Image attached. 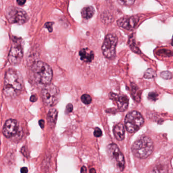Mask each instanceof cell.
I'll return each mask as SVG.
<instances>
[{
	"label": "cell",
	"mask_w": 173,
	"mask_h": 173,
	"mask_svg": "<svg viewBox=\"0 0 173 173\" xmlns=\"http://www.w3.org/2000/svg\"><path fill=\"white\" fill-rule=\"evenodd\" d=\"M113 133L115 138L117 140L122 141L124 139L125 130L124 126L121 123H118L114 127Z\"/></svg>",
	"instance_id": "4fadbf2b"
},
{
	"label": "cell",
	"mask_w": 173,
	"mask_h": 173,
	"mask_svg": "<svg viewBox=\"0 0 173 173\" xmlns=\"http://www.w3.org/2000/svg\"><path fill=\"white\" fill-rule=\"evenodd\" d=\"M16 1H17V3L20 6L24 5L27 1V0H16Z\"/></svg>",
	"instance_id": "f546056e"
},
{
	"label": "cell",
	"mask_w": 173,
	"mask_h": 173,
	"mask_svg": "<svg viewBox=\"0 0 173 173\" xmlns=\"http://www.w3.org/2000/svg\"><path fill=\"white\" fill-rule=\"evenodd\" d=\"M171 45H172V46H173V37H172V39H171Z\"/></svg>",
	"instance_id": "e575fe53"
},
{
	"label": "cell",
	"mask_w": 173,
	"mask_h": 173,
	"mask_svg": "<svg viewBox=\"0 0 173 173\" xmlns=\"http://www.w3.org/2000/svg\"><path fill=\"white\" fill-rule=\"evenodd\" d=\"M79 55L81 60L86 62H91L94 57L93 51L88 48H83L80 51Z\"/></svg>",
	"instance_id": "5bb4252c"
},
{
	"label": "cell",
	"mask_w": 173,
	"mask_h": 173,
	"mask_svg": "<svg viewBox=\"0 0 173 173\" xmlns=\"http://www.w3.org/2000/svg\"><path fill=\"white\" fill-rule=\"evenodd\" d=\"M21 152L25 156H27V153H26L27 151H26V148H25V147L22 148V149L21 150Z\"/></svg>",
	"instance_id": "4dcf8cb0"
},
{
	"label": "cell",
	"mask_w": 173,
	"mask_h": 173,
	"mask_svg": "<svg viewBox=\"0 0 173 173\" xmlns=\"http://www.w3.org/2000/svg\"><path fill=\"white\" fill-rule=\"evenodd\" d=\"M139 18L137 16L124 17L118 19L117 24L120 27L127 30L134 29L138 23Z\"/></svg>",
	"instance_id": "8fae6325"
},
{
	"label": "cell",
	"mask_w": 173,
	"mask_h": 173,
	"mask_svg": "<svg viewBox=\"0 0 173 173\" xmlns=\"http://www.w3.org/2000/svg\"><path fill=\"white\" fill-rule=\"evenodd\" d=\"M35 79L42 84H49L53 78L52 69L47 64L42 61L35 62L32 67Z\"/></svg>",
	"instance_id": "3957f363"
},
{
	"label": "cell",
	"mask_w": 173,
	"mask_h": 173,
	"mask_svg": "<svg viewBox=\"0 0 173 173\" xmlns=\"http://www.w3.org/2000/svg\"><path fill=\"white\" fill-rule=\"evenodd\" d=\"M38 100V97L36 95H32L30 98V101L32 102H36Z\"/></svg>",
	"instance_id": "83f0119b"
},
{
	"label": "cell",
	"mask_w": 173,
	"mask_h": 173,
	"mask_svg": "<svg viewBox=\"0 0 173 173\" xmlns=\"http://www.w3.org/2000/svg\"><path fill=\"white\" fill-rule=\"evenodd\" d=\"M73 110V106L71 104H68L66 106L65 109V113L66 114H69L71 113Z\"/></svg>",
	"instance_id": "484cf974"
},
{
	"label": "cell",
	"mask_w": 173,
	"mask_h": 173,
	"mask_svg": "<svg viewBox=\"0 0 173 173\" xmlns=\"http://www.w3.org/2000/svg\"><path fill=\"white\" fill-rule=\"evenodd\" d=\"M20 171L21 173H27L28 172V169L27 167H23L21 168Z\"/></svg>",
	"instance_id": "1f68e13d"
},
{
	"label": "cell",
	"mask_w": 173,
	"mask_h": 173,
	"mask_svg": "<svg viewBox=\"0 0 173 173\" xmlns=\"http://www.w3.org/2000/svg\"><path fill=\"white\" fill-rule=\"evenodd\" d=\"M109 98L117 106L118 111L124 112L127 109L129 106V98L127 96L121 94L110 92Z\"/></svg>",
	"instance_id": "9c48e42d"
},
{
	"label": "cell",
	"mask_w": 173,
	"mask_h": 173,
	"mask_svg": "<svg viewBox=\"0 0 173 173\" xmlns=\"http://www.w3.org/2000/svg\"><path fill=\"white\" fill-rule=\"evenodd\" d=\"M128 44H129V46H130L131 50L133 52L135 53H137V54H141V51H140L139 48L136 45L134 37L133 35H131V36L130 37Z\"/></svg>",
	"instance_id": "e0dca14e"
},
{
	"label": "cell",
	"mask_w": 173,
	"mask_h": 173,
	"mask_svg": "<svg viewBox=\"0 0 173 173\" xmlns=\"http://www.w3.org/2000/svg\"><path fill=\"white\" fill-rule=\"evenodd\" d=\"M58 116V112L55 109H51L49 110L47 114V120L48 124L51 127H55Z\"/></svg>",
	"instance_id": "9a60e30c"
},
{
	"label": "cell",
	"mask_w": 173,
	"mask_h": 173,
	"mask_svg": "<svg viewBox=\"0 0 173 173\" xmlns=\"http://www.w3.org/2000/svg\"><path fill=\"white\" fill-rule=\"evenodd\" d=\"M27 15L25 11L17 7H11L8 12V18L12 23L22 24L27 22Z\"/></svg>",
	"instance_id": "ba28073f"
},
{
	"label": "cell",
	"mask_w": 173,
	"mask_h": 173,
	"mask_svg": "<svg viewBox=\"0 0 173 173\" xmlns=\"http://www.w3.org/2000/svg\"><path fill=\"white\" fill-rule=\"evenodd\" d=\"M81 100L85 105H89L92 102V98L89 95L84 94L81 97Z\"/></svg>",
	"instance_id": "44dd1931"
},
{
	"label": "cell",
	"mask_w": 173,
	"mask_h": 173,
	"mask_svg": "<svg viewBox=\"0 0 173 173\" xmlns=\"http://www.w3.org/2000/svg\"><path fill=\"white\" fill-rule=\"evenodd\" d=\"M90 173H96V170H95L94 168H91V169L90 170Z\"/></svg>",
	"instance_id": "836d02e7"
},
{
	"label": "cell",
	"mask_w": 173,
	"mask_h": 173,
	"mask_svg": "<svg viewBox=\"0 0 173 173\" xmlns=\"http://www.w3.org/2000/svg\"><path fill=\"white\" fill-rule=\"evenodd\" d=\"M156 73L153 69H148L145 71L144 74V77L146 79H152L156 77Z\"/></svg>",
	"instance_id": "d6986e66"
},
{
	"label": "cell",
	"mask_w": 173,
	"mask_h": 173,
	"mask_svg": "<svg viewBox=\"0 0 173 173\" xmlns=\"http://www.w3.org/2000/svg\"><path fill=\"white\" fill-rule=\"evenodd\" d=\"M42 98L46 106H54L60 100V91L54 84H47L42 91Z\"/></svg>",
	"instance_id": "277c9868"
},
{
	"label": "cell",
	"mask_w": 173,
	"mask_h": 173,
	"mask_svg": "<svg viewBox=\"0 0 173 173\" xmlns=\"http://www.w3.org/2000/svg\"><path fill=\"white\" fill-rule=\"evenodd\" d=\"M161 76L165 79L170 80L173 78V74L171 72L166 71L161 73Z\"/></svg>",
	"instance_id": "7402d4cb"
},
{
	"label": "cell",
	"mask_w": 173,
	"mask_h": 173,
	"mask_svg": "<svg viewBox=\"0 0 173 173\" xmlns=\"http://www.w3.org/2000/svg\"><path fill=\"white\" fill-rule=\"evenodd\" d=\"M95 10L93 7L87 6L82 10V15L85 19H90L94 14Z\"/></svg>",
	"instance_id": "2e32d148"
},
{
	"label": "cell",
	"mask_w": 173,
	"mask_h": 173,
	"mask_svg": "<svg viewBox=\"0 0 173 173\" xmlns=\"http://www.w3.org/2000/svg\"><path fill=\"white\" fill-rule=\"evenodd\" d=\"M94 135L95 137H97V138L101 137L102 136V130L98 127H96V129H95L94 132Z\"/></svg>",
	"instance_id": "d4e9b609"
},
{
	"label": "cell",
	"mask_w": 173,
	"mask_h": 173,
	"mask_svg": "<svg viewBox=\"0 0 173 173\" xmlns=\"http://www.w3.org/2000/svg\"><path fill=\"white\" fill-rule=\"evenodd\" d=\"M18 129V125L17 121L14 119H9L5 122L3 133L5 137L10 138L16 134Z\"/></svg>",
	"instance_id": "7c38bea8"
},
{
	"label": "cell",
	"mask_w": 173,
	"mask_h": 173,
	"mask_svg": "<svg viewBox=\"0 0 173 173\" xmlns=\"http://www.w3.org/2000/svg\"><path fill=\"white\" fill-rule=\"evenodd\" d=\"M53 22H47L45 24V27H46L48 30L49 32H52L53 30Z\"/></svg>",
	"instance_id": "4316f807"
},
{
	"label": "cell",
	"mask_w": 173,
	"mask_h": 173,
	"mask_svg": "<svg viewBox=\"0 0 173 173\" xmlns=\"http://www.w3.org/2000/svg\"><path fill=\"white\" fill-rule=\"evenodd\" d=\"M133 97H134V98L136 101H140V95H139V91L138 88L136 87V86L134 85L132 87Z\"/></svg>",
	"instance_id": "ffe728a7"
},
{
	"label": "cell",
	"mask_w": 173,
	"mask_h": 173,
	"mask_svg": "<svg viewBox=\"0 0 173 173\" xmlns=\"http://www.w3.org/2000/svg\"><path fill=\"white\" fill-rule=\"evenodd\" d=\"M107 154L111 162L116 168L123 171L125 167L124 156L117 145L114 143L109 144L107 147Z\"/></svg>",
	"instance_id": "8992f818"
},
{
	"label": "cell",
	"mask_w": 173,
	"mask_h": 173,
	"mask_svg": "<svg viewBox=\"0 0 173 173\" xmlns=\"http://www.w3.org/2000/svg\"><path fill=\"white\" fill-rule=\"evenodd\" d=\"M23 57V51L20 45H15L11 48L8 56V61L13 66L20 64Z\"/></svg>",
	"instance_id": "30bf717a"
},
{
	"label": "cell",
	"mask_w": 173,
	"mask_h": 173,
	"mask_svg": "<svg viewBox=\"0 0 173 173\" xmlns=\"http://www.w3.org/2000/svg\"><path fill=\"white\" fill-rule=\"evenodd\" d=\"M133 154L137 158L145 159L151 155L154 149L153 140L149 137L144 136L137 139L132 146Z\"/></svg>",
	"instance_id": "7a4b0ae2"
},
{
	"label": "cell",
	"mask_w": 173,
	"mask_h": 173,
	"mask_svg": "<svg viewBox=\"0 0 173 173\" xmlns=\"http://www.w3.org/2000/svg\"><path fill=\"white\" fill-rule=\"evenodd\" d=\"M144 123V119L139 112L133 111L126 115L124 119V126L127 132L131 133L139 130Z\"/></svg>",
	"instance_id": "5b68a950"
},
{
	"label": "cell",
	"mask_w": 173,
	"mask_h": 173,
	"mask_svg": "<svg viewBox=\"0 0 173 173\" xmlns=\"http://www.w3.org/2000/svg\"><path fill=\"white\" fill-rule=\"evenodd\" d=\"M157 54L162 57H171L173 56V51L168 49H161L157 51Z\"/></svg>",
	"instance_id": "ac0fdd59"
},
{
	"label": "cell",
	"mask_w": 173,
	"mask_h": 173,
	"mask_svg": "<svg viewBox=\"0 0 173 173\" xmlns=\"http://www.w3.org/2000/svg\"><path fill=\"white\" fill-rule=\"evenodd\" d=\"M22 84L17 71L10 69L5 74L4 81L3 93L7 97H13L20 91Z\"/></svg>",
	"instance_id": "6da1fadb"
},
{
	"label": "cell",
	"mask_w": 173,
	"mask_h": 173,
	"mask_svg": "<svg viewBox=\"0 0 173 173\" xmlns=\"http://www.w3.org/2000/svg\"><path fill=\"white\" fill-rule=\"evenodd\" d=\"M135 0H118L120 4L124 6H130L134 3Z\"/></svg>",
	"instance_id": "603a6c76"
},
{
	"label": "cell",
	"mask_w": 173,
	"mask_h": 173,
	"mask_svg": "<svg viewBox=\"0 0 173 173\" xmlns=\"http://www.w3.org/2000/svg\"><path fill=\"white\" fill-rule=\"evenodd\" d=\"M39 126L40 127L42 128V129H44L45 127V121L44 120H42L41 119L39 121Z\"/></svg>",
	"instance_id": "f1b7e54d"
},
{
	"label": "cell",
	"mask_w": 173,
	"mask_h": 173,
	"mask_svg": "<svg viewBox=\"0 0 173 173\" xmlns=\"http://www.w3.org/2000/svg\"><path fill=\"white\" fill-rule=\"evenodd\" d=\"M86 171H87V170H86V167H85V166L82 167L81 170H80V172L81 173H86Z\"/></svg>",
	"instance_id": "d6a6232c"
},
{
	"label": "cell",
	"mask_w": 173,
	"mask_h": 173,
	"mask_svg": "<svg viewBox=\"0 0 173 173\" xmlns=\"http://www.w3.org/2000/svg\"><path fill=\"white\" fill-rule=\"evenodd\" d=\"M118 43V38L111 34H108L104 39L102 46L103 54L108 59H112L115 54V49Z\"/></svg>",
	"instance_id": "52a82bcc"
},
{
	"label": "cell",
	"mask_w": 173,
	"mask_h": 173,
	"mask_svg": "<svg viewBox=\"0 0 173 173\" xmlns=\"http://www.w3.org/2000/svg\"><path fill=\"white\" fill-rule=\"evenodd\" d=\"M148 98L149 100L152 101H156L158 98V95L155 92H151L149 93L148 95Z\"/></svg>",
	"instance_id": "cb8c5ba5"
}]
</instances>
